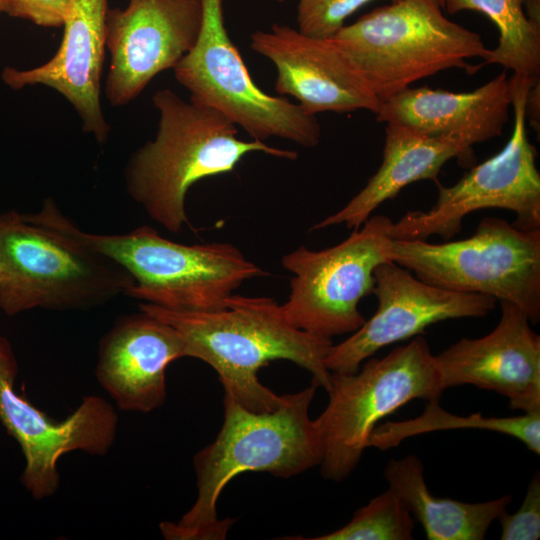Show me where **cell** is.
<instances>
[{
	"mask_svg": "<svg viewBox=\"0 0 540 540\" xmlns=\"http://www.w3.org/2000/svg\"><path fill=\"white\" fill-rule=\"evenodd\" d=\"M140 310L168 323L182 336L186 357L209 364L218 374L225 396L243 408L272 412L283 402L258 379V371L274 360H288L312 375V384L330 388L325 359L332 339L294 327L282 306L269 297L233 294L226 307L180 311L141 303Z\"/></svg>",
	"mask_w": 540,
	"mask_h": 540,
	"instance_id": "6da1fadb",
	"label": "cell"
},
{
	"mask_svg": "<svg viewBox=\"0 0 540 540\" xmlns=\"http://www.w3.org/2000/svg\"><path fill=\"white\" fill-rule=\"evenodd\" d=\"M133 285L130 273L97 249L53 199L34 213L0 214V309L98 307Z\"/></svg>",
	"mask_w": 540,
	"mask_h": 540,
	"instance_id": "7a4b0ae2",
	"label": "cell"
},
{
	"mask_svg": "<svg viewBox=\"0 0 540 540\" xmlns=\"http://www.w3.org/2000/svg\"><path fill=\"white\" fill-rule=\"evenodd\" d=\"M317 386L284 395L272 412L247 410L224 396V420L216 439L194 456L197 498L176 522L160 530L168 540L224 539L233 520H220L217 501L225 486L244 472L289 478L321 464L323 448L309 407Z\"/></svg>",
	"mask_w": 540,
	"mask_h": 540,
	"instance_id": "3957f363",
	"label": "cell"
},
{
	"mask_svg": "<svg viewBox=\"0 0 540 540\" xmlns=\"http://www.w3.org/2000/svg\"><path fill=\"white\" fill-rule=\"evenodd\" d=\"M159 112L155 138L133 153L125 168L129 195L171 233L190 225L186 194L201 179L232 172L244 156L262 152L295 160L296 151L238 138L237 126L217 110L186 101L169 88L152 98Z\"/></svg>",
	"mask_w": 540,
	"mask_h": 540,
	"instance_id": "277c9868",
	"label": "cell"
},
{
	"mask_svg": "<svg viewBox=\"0 0 540 540\" xmlns=\"http://www.w3.org/2000/svg\"><path fill=\"white\" fill-rule=\"evenodd\" d=\"M437 0H394L344 25L329 38L381 103L422 78L490 54L481 36L442 12Z\"/></svg>",
	"mask_w": 540,
	"mask_h": 540,
	"instance_id": "5b68a950",
	"label": "cell"
},
{
	"mask_svg": "<svg viewBox=\"0 0 540 540\" xmlns=\"http://www.w3.org/2000/svg\"><path fill=\"white\" fill-rule=\"evenodd\" d=\"M444 391L435 355L422 335L382 358L366 359L355 373L331 372L329 402L314 419L323 477L347 478L380 420L416 399L439 403Z\"/></svg>",
	"mask_w": 540,
	"mask_h": 540,
	"instance_id": "8992f818",
	"label": "cell"
},
{
	"mask_svg": "<svg viewBox=\"0 0 540 540\" xmlns=\"http://www.w3.org/2000/svg\"><path fill=\"white\" fill-rule=\"evenodd\" d=\"M391 260L428 284L510 302L540 320V229L486 217L463 240L392 239Z\"/></svg>",
	"mask_w": 540,
	"mask_h": 540,
	"instance_id": "52a82bcc",
	"label": "cell"
},
{
	"mask_svg": "<svg viewBox=\"0 0 540 540\" xmlns=\"http://www.w3.org/2000/svg\"><path fill=\"white\" fill-rule=\"evenodd\" d=\"M88 237L132 276L127 296L166 309H221L245 281L269 275L230 243H177L150 226Z\"/></svg>",
	"mask_w": 540,
	"mask_h": 540,
	"instance_id": "ba28073f",
	"label": "cell"
},
{
	"mask_svg": "<svg viewBox=\"0 0 540 540\" xmlns=\"http://www.w3.org/2000/svg\"><path fill=\"white\" fill-rule=\"evenodd\" d=\"M202 2L197 43L173 69L176 80L190 92V99L217 110L253 140L278 137L305 148L316 147L321 139L316 115L261 90L228 35L223 0Z\"/></svg>",
	"mask_w": 540,
	"mask_h": 540,
	"instance_id": "9c48e42d",
	"label": "cell"
},
{
	"mask_svg": "<svg viewBox=\"0 0 540 540\" xmlns=\"http://www.w3.org/2000/svg\"><path fill=\"white\" fill-rule=\"evenodd\" d=\"M393 221L371 215L341 243L320 251L300 246L282 257L293 274L281 304L294 327L331 338L353 333L365 322L359 303L373 293L374 271L391 260Z\"/></svg>",
	"mask_w": 540,
	"mask_h": 540,
	"instance_id": "30bf717a",
	"label": "cell"
},
{
	"mask_svg": "<svg viewBox=\"0 0 540 540\" xmlns=\"http://www.w3.org/2000/svg\"><path fill=\"white\" fill-rule=\"evenodd\" d=\"M510 80L514 127L500 152L473 167L454 185L437 184L438 198L428 211H409L393 222L392 239L427 240L438 235L451 239L462 229L463 219L486 208L514 212L512 223L521 230L540 229V173L537 151L526 132L527 100L532 86Z\"/></svg>",
	"mask_w": 540,
	"mask_h": 540,
	"instance_id": "8fae6325",
	"label": "cell"
},
{
	"mask_svg": "<svg viewBox=\"0 0 540 540\" xmlns=\"http://www.w3.org/2000/svg\"><path fill=\"white\" fill-rule=\"evenodd\" d=\"M18 371L12 344L0 335V423L24 456L21 484L35 500H44L59 489L60 459L74 451L106 455L116 441L119 418L110 402L88 395L56 420L17 390Z\"/></svg>",
	"mask_w": 540,
	"mask_h": 540,
	"instance_id": "7c38bea8",
	"label": "cell"
},
{
	"mask_svg": "<svg viewBox=\"0 0 540 540\" xmlns=\"http://www.w3.org/2000/svg\"><path fill=\"white\" fill-rule=\"evenodd\" d=\"M202 22V0H129L123 9H108L110 104L130 103L156 75L174 69L196 45Z\"/></svg>",
	"mask_w": 540,
	"mask_h": 540,
	"instance_id": "4fadbf2b",
	"label": "cell"
},
{
	"mask_svg": "<svg viewBox=\"0 0 540 540\" xmlns=\"http://www.w3.org/2000/svg\"><path fill=\"white\" fill-rule=\"evenodd\" d=\"M375 313L347 339L332 345L325 359L330 372L355 373L380 349L422 335L437 322L484 317L497 302L490 296L450 291L428 284L393 261L374 271Z\"/></svg>",
	"mask_w": 540,
	"mask_h": 540,
	"instance_id": "5bb4252c",
	"label": "cell"
},
{
	"mask_svg": "<svg viewBox=\"0 0 540 540\" xmlns=\"http://www.w3.org/2000/svg\"><path fill=\"white\" fill-rule=\"evenodd\" d=\"M250 48L274 64L276 92L294 97L309 114L380 110L381 101L330 39L273 24L250 35Z\"/></svg>",
	"mask_w": 540,
	"mask_h": 540,
	"instance_id": "9a60e30c",
	"label": "cell"
},
{
	"mask_svg": "<svg viewBox=\"0 0 540 540\" xmlns=\"http://www.w3.org/2000/svg\"><path fill=\"white\" fill-rule=\"evenodd\" d=\"M500 307L489 334L462 338L435 355L443 388L474 385L506 397L512 410L540 411V336L516 305Z\"/></svg>",
	"mask_w": 540,
	"mask_h": 540,
	"instance_id": "2e32d148",
	"label": "cell"
},
{
	"mask_svg": "<svg viewBox=\"0 0 540 540\" xmlns=\"http://www.w3.org/2000/svg\"><path fill=\"white\" fill-rule=\"evenodd\" d=\"M107 11V0H71L55 55L32 69L5 67L1 73L12 89L44 85L63 95L80 116L83 131L100 144L110 132L100 102Z\"/></svg>",
	"mask_w": 540,
	"mask_h": 540,
	"instance_id": "e0dca14e",
	"label": "cell"
},
{
	"mask_svg": "<svg viewBox=\"0 0 540 540\" xmlns=\"http://www.w3.org/2000/svg\"><path fill=\"white\" fill-rule=\"evenodd\" d=\"M183 357L180 333L140 310L118 319L102 337L95 375L119 410L150 413L166 400L168 366Z\"/></svg>",
	"mask_w": 540,
	"mask_h": 540,
	"instance_id": "ac0fdd59",
	"label": "cell"
},
{
	"mask_svg": "<svg viewBox=\"0 0 540 540\" xmlns=\"http://www.w3.org/2000/svg\"><path fill=\"white\" fill-rule=\"evenodd\" d=\"M512 91L506 70L469 92L411 88L383 101L378 122H394L431 137H450L469 145L502 134L509 120Z\"/></svg>",
	"mask_w": 540,
	"mask_h": 540,
	"instance_id": "d6986e66",
	"label": "cell"
},
{
	"mask_svg": "<svg viewBox=\"0 0 540 540\" xmlns=\"http://www.w3.org/2000/svg\"><path fill=\"white\" fill-rule=\"evenodd\" d=\"M472 146L456 138L431 137L401 124L385 128L382 163L367 184L339 211L315 223L309 231L345 224L360 227L385 201L404 187L420 180L438 184L442 167L451 159H469Z\"/></svg>",
	"mask_w": 540,
	"mask_h": 540,
	"instance_id": "ffe728a7",
	"label": "cell"
},
{
	"mask_svg": "<svg viewBox=\"0 0 540 540\" xmlns=\"http://www.w3.org/2000/svg\"><path fill=\"white\" fill-rule=\"evenodd\" d=\"M384 477L388 489L422 525L429 540H483L512 501L511 495L478 503L436 497L426 484L423 463L415 455L388 461Z\"/></svg>",
	"mask_w": 540,
	"mask_h": 540,
	"instance_id": "44dd1931",
	"label": "cell"
},
{
	"mask_svg": "<svg viewBox=\"0 0 540 540\" xmlns=\"http://www.w3.org/2000/svg\"><path fill=\"white\" fill-rule=\"evenodd\" d=\"M525 0H444L449 14L463 10L486 15L499 30V41L480 64H498L512 71L511 78L533 86L540 78V21L524 11Z\"/></svg>",
	"mask_w": 540,
	"mask_h": 540,
	"instance_id": "7402d4cb",
	"label": "cell"
},
{
	"mask_svg": "<svg viewBox=\"0 0 540 540\" xmlns=\"http://www.w3.org/2000/svg\"><path fill=\"white\" fill-rule=\"evenodd\" d=\"M447 429H481L508 435L521 441L530 451L540 455V411L514 417H484L481 413L469 416L453 415L439 403H426L416 418L385 422L372 431L367 446L388 450L406 438Z\"/></svg>",
	"mask_w": 540,
	"mask_h": 540,
	"instance_id": "603a6c76",
	"label": "cell"
},
{
	"mask_svg": "<svg viewBox=\"0 0 540 540\" xmlns=\"http://www.w3.org/2000/svg\"><path fill=\"white\" fill-rule=\"evenodd\" d=\"M414 518L390 489L359 508L343 527L311 540H411Z\"/></svg>",
	"mask_w": 540,
	"mask_h": 540,
	"instance_id": "cb8c5ba5",
	"label": "cell"
},
{
	"mask_svg": "<svg viewBox=\"0 0 540 540\" xmlns=\"http://www.w3.org/2000/svg\"><path fill=\"white\" fill-rule=\"evenodd\" d=\"M372 0H299L298 30L304 35L329 39L345 20ZM394 1V0H390Z\"/></svg>",
	"mask_w": 540,
	"mask_h": 540,
	"instance_id": "d4e9b609",
	"label": "cell"
},
{
	"mask_svg": "<svg viewBox=\"0 0 540 540\" xmlns=\"http://www.w3.org/2000/svg\"><path fill=\"white\" fill-rule=\"evenodd\" d=\"M501 540H537L540 538V473L536 471L526 490L519 509L509 514L507 510L498 518Z\"/></svg>",
	"mask_w": 540,
	"mask_h": 540,
	"instance_id": "484cf974",
	"label": "cell"
},
{
	"mask_svg": "<svg viewBox=\"0 0 540 540\" xmlns=\"http://www.w3.org/2000/svg\"><path fill=\"white\" fill-rule=\"evenodd\" d=\"M71 0H1L2 13L42 27H62Z\"/></svg>",
	"mask_w": 540,
	"mask_h": 540,
	"instance_id": "4316f807",
	"label": "cell"
},
{
	"mask_svg": "<svg viewBox=\"0 0 540 540\" xmlns=\"http://www.w3.org/2000/svg\"><path fill=\"white\" fill-rule=\"evenodd\" d=\"M442 8H444V0H437Z\"/></svg>",
	"mask_w": 540,
	"mask_h": 540,
	"instance_id": "83f0119b",
	"label": "cell"
},
{
	"mask_svg": "<svg viewBox=\"0 0 540 540\" xmlns=\"http://www.w3.org/2000/svg\"><path fill=\"white\" fill-rule=\"evenodd\" d=\"M277 1H279V2H284V1H288V0H277Z\"/></svg>",
	"mask_w": 540,
	"mask_h": 540,
	"instance_id": "f1b7e54d",
	"label": "cell"
},
{
	"mask_svg": "<svg viewBox=\"0 0 540 540\" xmlns=\"http://www.w3.org/2000/svg\"><path fill=\"white\" fill-rule=\"evenodd\" d=\"M0 8H1V0H0ZM1 12H2V8H1Z\"/></svg>",
	"mask_w": 540,
	"mask_h": 540,
	"instance_id": "f546056e",
	"label": "cell"
},
{
	"mask_svg": "<svg viewBox=\"0 0 540 540\" xmlns=\"http://www.w3.org/2000/svg\"><path fill=\"white\" fill-rule=\"evenodd\" d=\"M0 13H2V12H1V8H0Z\"/></svg>",
	"mask_w": 540,
	"mask_h": 540,
	"instance_id": "4dcf8cb0",
	"label": "cell"
}]
</instances>
